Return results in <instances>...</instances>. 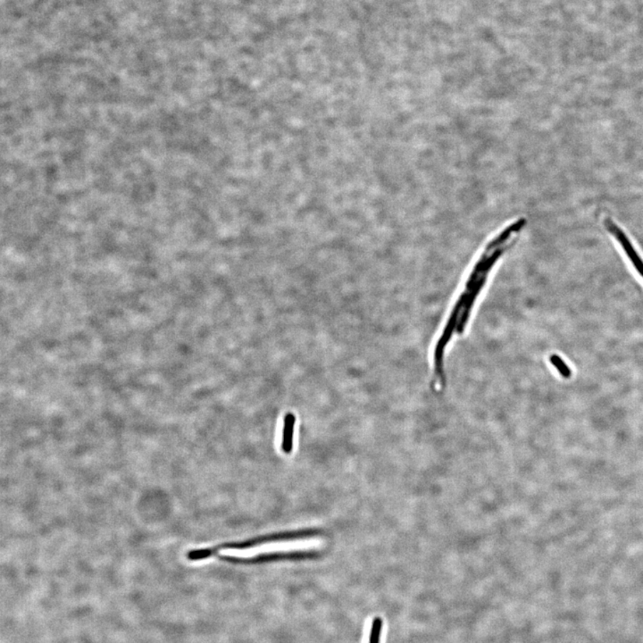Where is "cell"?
<instances>
[{
    "label": "cell",
    "mask_w": 643,
    "mask_h": 643,
    "mask_svg": "<svg viewBox=\"0 0 643 643\" xmlns=\"http://www.w3.org/2000/svg\"><path fill=\"white\" fill-rule=\"evenodd\" d=\"M316 534H318V532H316V530H298V532L271 534V535L258 537V538L245 540V542L242 543H226L224 544V545L206 548V549L192 550L187 553V558L191 561L203 560L214 556V555L222 550H244L267 543L310 538V537L315 536Z\"/></svg>",
    "instance_id": "1"
},
{
    "label": "cell",
    "mask_w": 643,
    "mask_h": 643,
    "mask_svg": "<svg viewBox=\"0 0 643 643\" xmlns=\"http://www.w3.org/2000/svg\"><path fill=\"white\" fill-rule=\"evenodd\" d=\"M605 226L607 230L617 239L618 242H620L622 248L624 249L625 254H627L628 258L630 259V261L635 267V269L637 270L639 275L643 277V260L638 254V252L635 251L634 246H632V242L629 240L627 234H625L624 231H622L621 228L617 226V224L610 219L605 220Z\"/></svg>",
    "instance_id": "2"
},
{
    "label": "cell",
    "mask_w": 643,
    "mask_h": 643,
    "mask_svg": "<svg viewBox=\"0 0 643 643\" xmlns=\"http://www.w3.org/2000/svg\"><path fill=\"white\" fill-rule=\"evenodd\" d=\"M295 424L296 417L293 413H287L284 417L282 451L286 454H291L293 449Z\"/></svg>",
    "instance_id": "3"
},
{
    "label": "cell",
    "mask_w": 643,
    "mask_h": 643,
    "mask_svg": "<svg viewBox=\"0 0 643 643\" xmlns=\"http://www.w3.org/2000/svg\"><path fill=\"white\" fill-rule=\"evenodd\" d=\"M550 361L551 362V364L558 369V371L560 372L562 377L565 378L571 377L572 372L570 368L568 367V365L565 363L564 360H562L560 356H558V355H551Z\"/></svg>",
    "instance_id": "4"
}]
</instances>
